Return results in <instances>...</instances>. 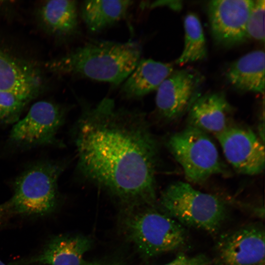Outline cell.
Here are the masks:
<instances>
[{"label": "cell", "instance_id": "7c38bea8", "mask_svg": "<svg viewBox=\"0 0 265 265\" xmlns=\"http://www.w3.org/2000/svg\"><path fill=\"white\" fill-rule=\"evenodd\" d=\"M92 240L80 235H63L52 238L37 254L15 261L8 265H83V256Z\"/></svg>", "mask_w": 265, "mask_h": 265}, {"label": "cell", "instance_id": "5b68a950", "mask_svg": "<svg viewBox=\"0 0 265 265\" xmlns=\"http://www.w3.org/2000/svg\"><path fill=\"white\" fill-rule=\"evenodd\" d=\"M64 162L42 161L26 169L15 180L13 194L7 201L10 213L44 215L55 209L58 182Z\"/></svg>", "mask_w": 265, "mask_h": 265}, {"label": "cell", "instance_id": "484cf974", "mask_svg": "<svg viewBox=\"0 0 265 265\" xmlns=\"http://www.w3.org/2000/svg\"><path fill=\"white\" fill-rule=\"evenodd\" d=\"M0 265H6L0 260Z\"/></svg>", "mask_w": 265, "mask_h": 265}, {"label": "cell", "instance_id": "e0dca14e", "mask_svg": "<svg viewBox=\"0 0 265 265\" xmlns=\"http://www.w3.org/2000/svg\"><path fill=\"white\" fill-rule=\"evenodd\" d=\"M39 13L42 23L54 35L63 38L80 35L76 0L46 1L42 4Z\"/></svg>", "mask_w": 265, "mask_h": 265}, {"label": "cell", "instance_id": "277c9868", "mask_svg": "<svg viewBox=\"0 0 265 265\" xmlns=\"http://www.w3.org/2000/svg\"><path fill=\"white\" fill-rule=\"evenodd\" d=\"M161 211L186 228L217 234L228 216L225 203L181 181L168 185L159 198Z\"/></svg>", "mask_w": 265, "mask_h": 265}, {"label": "cell", "instance_id": "603a6c76", "mask_svg": "<svg viewBox=\"0 0 265 265\" xmlns=\"http://www.w3.org/2000/svg\"><path fill=\"white\" fill-rule=\"evenodd\" d=\"M145 7L155 8L160 6H166L175 11H179L182 8V1L180 0H157L148 4Z\"/></svg>", "mask_w": 265, "mask_h": 265}, {"label": "cell", "instance_id": "7a4b0ae2", "mask_svg": "<svg viewBox=\"0 0 265 265\" xmlns=\"http://www.w3.org/2000/svg\"><path fill=\"white\" fill-rule=\"evenodd\" d=\"M141 48L135 41L91 40L49 63L51 71L121 85L140 60Z\"/></svg>", "mask_w": 265, "mask_h": 265}, {"label": "cell", "instance_id": "30bf717a", "mask_svg": "<svg viewBox=\"0 0 265 265\" xmlns=\"http://www.w3.org/2000/svg\"><path fill=\"white\" fill-rule=\"evenodd\" d=\"M253 0H214L208 5L212 35L224 47H232L247 38L248 20Z\"/></svg>", "mask_w": 265, "mask_h": 265}, {"label": "cell", "instance_id": "d6986e66", "mask_svg": "<svg viewBox=\"0 0 265 265\" xmlns=\"http://www.w3.org/2000/svg\"><path fill=\"white\" fill-rule=\"evenodd\" d=\"M184 24V49L175 62L179 65L202 60L207 54L204 31L198 16L193 13H188L185 18Z\"/></svg>", "mask_w": 265, "mask_h": 265}, {"label": "cell", "instance_id": "ba28073f", "mask_svg": "<svg viewBox=\"0 0 265 265\" xmlns=\"http://www.w3.org/2000/svg\"><path fill=\"white\" fill-rule=\"evenodd\" d=\"M265 236L260 222L222 234L216 242L210 265H265Z\"/></svg>", "mask_w": 265, "mask_h": 265}, {"label": "cell", "instance_id": "9a60e30c", "mask_svg": "<svg viewBox=\"0 0 265 265\" xmlns=\"http://www.w3.org/2000/svg\"><path fill=\"white\" fill-rule=\"evenodd\" d=\"M265 54L263 50L250 52L232 63L226 78L236 89L264 94Z\"/></svg>", "mask_w": 265, "mask_h": 265}, {"label": "cell", "instance_id": "52a82bcc", "mask_svg": "<svg viewBox=\"0 0 265 265\" xmlns=\"http://www.w3.org/2000/svg\"><path fill=\"white\" fill-rule=\"evenodd\" d=\"M65 108L47 101L35 103L26 116L13 125L9 142L22 149L50 145H62L57 139L58 131L64 122Z\"/></svg>", "mask_w": 265, "mask_h": 265}, {"label": "cell", "instance_id": "2e32d148", "mask_svg": "<svg viewBox=\"0 0 265 265\" xmlns=\"http://www.w3.org/2000/svg\"><path fill=\"white\" fill-rule=\"evenodd\" d=\"M41 85L37 71L0 50V91L33 98Z\"/></svg>", "mask_w": 265, "mask_h": 265}, {"label": "cell", "instance_id": "4fadbf2b", "mask_svg": "<svg viewBox=\"0 0 265 265\" xmlns=\"http://www.w3.org/2000/svg\"><path fill=\"white\" fill-rule=\"evenodd\" d=\"M231 107L222 92L200 95L188 111L189 126L206 133L217 134L228 126Z\"/></svg>", "mask_w": 265, "mask_h": 265}, {"label": "cell", "instance_id": "5bb4252c", "mask_svg": "<svg viewBox=\"0 0 265 265\" xmlns=\"http://www.w3.org/2000/svg\"><path fill=\"white\" fill-rule=\"evenodd\" d=\"M173 71L172 63L151 59H140L132 72L121 85L120 94L128 100L140 99L157 90Z\"/></svg>", "mask_w": 265, "mask_h": 265}, {"label": "cell", "instance_id": "44dd1931", "mask_svg": "<svg viewBox=\"0 0 265 265\" xmlns=\"http://www.w3.org/2000/svg\"><path fill=\"white\" fill-rule=\"evenodd\" d=\"M265 0H254L247 25V38L265 42Z\"/></svg>", "mask_w": 265, "mask_h": 265}, {"label": "cell", "instance_id": "8992f818", "mask_svg": "<svg viewBox=\"0 0 265 265\" xmlns=\"http://www.w3.org/2000/svg\"><path fill=\"white\" fill-rule=\"evenodd\" d=\"M166 145L190 182L202 183L227 172L215 145L207 133L198 129L188 126L172 134Z\"/></svg>", "mask_w": 265, "mask_h": 265}, {"label": "cell", "instance_id": "9c48e42d", "mask_svg": "<svg viewBox=\"0 0 265 265\" xmlns=\"http://www.w3.org/2000/svg\"><path fill=\"white\" fill-rule=\"evenodd\" d=\"M204 79L203 75L193 68L173 71L156 90V109L159 116L171 121L188 111L200 96Z\"/></svg>", "mask_w": 265, "mask_h": 265}, {"label": "cell", "instance_id": "ffe728a7", "mask_svg": "<svg viewBox=\"0 0 265 265\" xmlns=\"http://www.w3.org/2000/svg\"><path fill=\"white\" fill-rule=\"evenodd\" d=\"M32 99L15 93L0 91V121L15 123L25 106Z\"/></svg>", "mask_w": 265, "mask_h": 265}, {"label": "cell", "instance_id": "ac0fdd59", "mask_svg": "<svg viewBox=\"0 0 265 265\" xmlns=\"http://www.w3.org/2000/svg\"><path fill=\"white\" fill-rule=\"evenodd\" d=\"M133 1L91 0L84 1L80 13L87 29L98 33L124 19Z\"/></svg>", "mask_w": 265, "mask_h": 265}, {"label": "cell", "instance_id": "6da1fadb", "mask_svg": "<svg viewBox=\"0 0 265 265\" xmlns=\"http://www.w3.org/2000/svg\"><path fill=\"white\" fill-rule=\"evenodd\" d=\"M78 167L127 208L155 206L158 142L145 114L104 98L83 106L74 132Z\"/></svg>", "mask_w": 265, "mask_h": 265}, {"label": "cell", "instance_id": "d4e9b609", "mask_svg": "<svg viewBox=\"0 0 265 265\" xmlns=\"http://www.w3.org/2000/svg\"><path fill=\"white\" fill-rule=\"evenodd\" d=\"M83 265H120L119 264L117 263H90L88 264H84Z\"/></svg>", "mask_w": 265, "mask_h": 265}, {"label": "cell", "instance_id": "8fae6325", "mask_svg": "<svg viewBox=\"0 0 265 265\" xmlns=\"http://www.w3.org/2000/svg\"><path fill=\"white\" fill-rule=\"evenodd\" d=\"M215 135L226 159L238 172L255 175L264 171V142L252 130L228 126Z\"/></svg>", "mask_w": 265, "mask_h": 265}, {"label": "cell", "instance_id": "3957f363", "mask_svg": "<svg viewBox=\"0 0 265 265\" xmlns=\"http://www.w3.org/2000/svg\"><path fill=\"white\" fill-rule=\"evenodd\" d=\"M155 207L128 208L123 220L126 236L145 258L181 250L188 242L186 227Z\"/></svg>", "mask_w": 265, "mask_h": 265}, {"label": "cell", "instance_id": "cb8c5ba5", "mask_svg": "<svg viewBox=\"0 0 265 265\" xmlns=\"http://www.w3.org/2000/svg\"><path fill=\"white\" fill-rule=\"evenodd\" d=\"M9 206L6 202L0 204V226L3 222L6 216L10 214Z\"/></svg>", "mask_w": 265, "mask_h": 265}, {"label": "cell", "instance_id": "7402d4cb", "mask_svg": "<svg viewBox=\"0 0 265 265\" xmlns=\"http://www.w3.org/2000/svg\"><path fill=\"white\" fill-rule=\"evenodd\" d=\"M211 263V259L204 254L188 256L180 252L172 261L164 265H210Z\"/></svg>", "mask_w": 265, "mask_h": 265}]
</instances>
